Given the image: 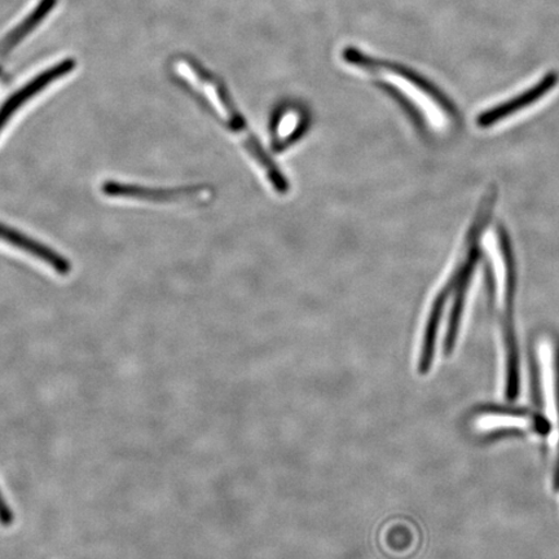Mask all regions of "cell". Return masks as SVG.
Here are the masks:
<instances>
[{
    "label": "cell",
    "mask_w": 559,
    "mask_h": 559,
    "mask_svg": "<svg viewBox=\"0 0 559 559\" xmlns=\"http://www.w3.org/2000/svg\"><path fill=\"white\" fill-rule=\"evenodd\" d=\"M175 68H177L181 79L204 97L218 121L241 144L242 150L257 167V170L261 173L271 190L277 194L288 193L290 190L288 179L278 169L275 160L265 152L253 130L250 129L240 110L236 108L234 100L230 99L226 87L213 75L190 64V61H179Z\"/></svg>",
    "instance_id": "1"
},
{
    "label": "cell",
    "mask_w": 559,
    "mask_h": 559,
    "mask_svg": "<svg viewBox=\"0 0 559 559\" xmlns=\"http://www.w3.org/2000/svg\"><path fill=\"white\" fill-rule=\"evenodd\" d=\"M477 262L478 250L471 248V250L467 251L464 263L459 265L457 271H454V274L449 280V283H447L442 289L445 293H450V295H453L454 297L450 313L449 328H447L444 340V354L447 356L452 354L453 347L456 345L465 299L467 290H469L474 267Z\"/></svg>",
    "instance_id": "2"
},
{
    "label": "cell",
    "mask_w": 559,
    "mask_h": 559,
    "mask_svg": "<svg viewBox=\"0 0 559 559\" xmlns=\"http://www.w3.org/2000/svg\"><path fill=\"white\" fill-rule=\"evenodd\" d=\"M102 192L109 195V198L151 202L205 201L212 198V191L204 187L164 190V188L140 187L120 183V181H105L102 186Z\"/></svg>",
    "instance_id": "3"
},
{
    "label": "cell",
    "mask_w": 559,
    "mask_h": 559,
    "mask_svg": "<svg viewBox=\"0 0 559 559\" xmlns=\"http://www.w3.org/2000/svg\"><path fill=\"white\" fill-rule=\"evenodd\" d=\"M74 68L75 61L73 59L59 61L58 64L35 75L24 87H21L15 94L10 96L9 99L3 103L2 108H0V134H2L7 123L12 120L13 116H15L27 102L34 99L41 91L53 85L56 81L64 79Z\"/></svg>",
    "instance_id": "4"
},
{
    "label": "cell",
    "mask_w": 559,
    "mask_h": 559,
    "mask_svg": "<svg viewBox=\"0 0 559 559\" xmlns=\"http://www.w3.org/2000/svg\"><path fill=\"white\" fill-rule=\"evenodd\" d=\"M489 251H491L495 265L496 285H498L499 300L506 311H510L515 293V272L512 250L502 229H495L489 236Z\"/></svg>",
    "instance_id": "5"
},
{
    "label": "cell",
    "mask_w": 559,
    "mask_h": 559,
    "mask_svg": "<svg viewBox=\"0 0 559 559\" xmlns=\"http://www.w3.org/2000/svg\"><path fill=\"white\" fill-rule=\"evenodd\" d=\"M558 80L559 75L556 72L548 73L540 82H537V85L524 91L520 96H515L513 99L485 110L484 114H480L477 118L479 128H491L495 123L501 122L502 120H506V118L516 114V111H521L524 108L530 107V105H533L535 102L540 100L542 97L556 87Z\"/></svg>",
    "instance_id": "6"
},
{
    "label": "cell",
    "mask_w": 559,
    "mask_h": 559,
    "mask_svg": "<svg viewBox=\"0 0 559 559\" xmlns=\"http://www.w3.org/2000/svg\"><path fill=\"white\" fill-rule=\"evenodd\" d=\"M0 241L12 245V247L24 251V253L37 258L38 261L51 267L56 274L67 276L72 271V264L69 263L66 257L59 254L58 251L47 247L44 242L34 240L33 237L20 233V230L13 227L3 225V223H0Z\"/></svg>",
    "instance_id": "7"
},
{
    "label": "cell",
    "mask_w": 559,
    "mask_h": 559,
    "mask_svg": "<svg viewBox=\"0 0 559 559\" xmlns=\"http://www.w3.org/2000/svg\"><path fill=\"white\" fill-rule=\"evenodd\" d=\"M502 332H504V344L507 352V389L506 397L509 402H514L520 396V353L519 344L510 311L506 312V319L502 321Z\"/></svg>",
    "instance_id": "8"
},
{
    "label": "cell",
    "mask_w": 559,
    "mask_h": 559,
    "mask_svg": "<svg viewBox=\"0 0 559 559\" xmlns=\"http://www.w3.org/2000/svg\"><path fill=\"white\" fill-rule=\"evenodd\" d=\"M307 128L306 120L296 108L285 109L276 118L272 146L275 151H285L304 136Z\"/></svg>",
    "instance_id": "9"
},
{
    "label": "cell",
    "mask_w": 559,
    "mask_h": 559,
    "mask_svg": "<svg viewBox=\"0 0 559 559\" xmlns=\"http://www.w3.org/2000/svg\"><path fill=\"white\" fill-rule=\"evenodd\" d=\"M555 383H556V400H557V409H558V419H559V341H556V345H555ZM554 486H555V491L559 492V445H558V456H557L555 477H554Z\"/></svg>",
    "instance_id": "10"
},
{
    "label": "cell",
    "mask_w": 559,
    "mask_h": 559,
    "mask_svg": "<svg viewBox=\"0 0 559 559\" xmlns=\"http://www.w3.org/2000/svg\"><path fill=\"white\" fill-rule=\"evenodd\" d=\"M13 523H15V513H13L2 489H0V526L9 528Z\"/></svg>",
    "instance_id": "11"
}]
</instances>
